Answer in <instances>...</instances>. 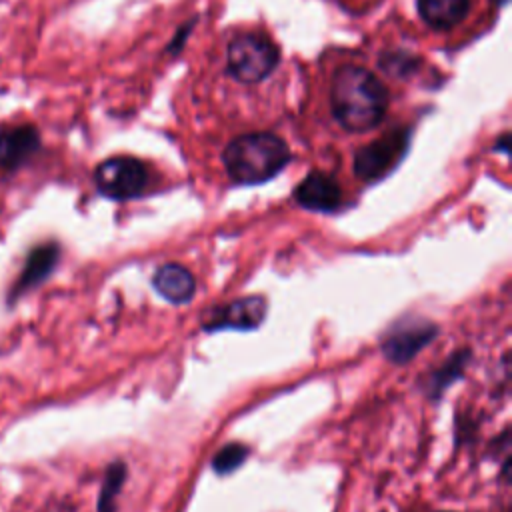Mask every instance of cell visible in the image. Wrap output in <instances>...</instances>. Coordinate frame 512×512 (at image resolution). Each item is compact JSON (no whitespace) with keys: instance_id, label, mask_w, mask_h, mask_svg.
<instances>
[{"instance_id":"cell-17","label":"cell","mask_w":512,"mask_h":512,"mask_svg":"<svg viewBox=\"0 0 512 512\" xmlns=\"http://www.w3.org/2000/svg\"><path fill=\"white\" fill-rule=\"evenodd\" d=\"M192 28V22H188L184 28H180L178 32H176V36H174V40L168 44V52H178L180 50V46L184 44V40L188 38V30Z\"/></svg>"},{"instance_id":"cell-9","label":"cell","mask_w":512,"mask_h":512,"mask_svg":"<svg viewBox=\"0 0 512 512\" xmlns=\"http://www.w3.org/2000/svg\"><path fill=\"white\" fill-rule=\"evenodd\" d=\"M298 206L312 212H336L342 206V188L338 180L322 170H312L296 188Z\"/></svg>"},{"instance_id":"cell-7","label":"cell","mask_w":512,"mask_h":512,"mask_svg":"<svg viewBox=\"0 0 512 512\" xmlns=\"http://www.w3.org/2000/svg\"><path fill=\"white\" fill-rule=\"evenodd\" d=\"M60 256H62V246L56 240H46V242L34 244L28 250V254L24 256V264H22L18 276L14 278L12 286L6 292V304L14 306L28 292L42 286L56 270Z\"/></svg>"},{"instance_id":"cell-14","label":"cell","mask_w":512,"mask_h":512,"mask_svg":"<svg viewBox=\"0 0 512 512\" xmlns=\"http://www.w3.org/2000/svg\"><path fill=\"white\" fill-rule=\"evenodd\" d=\"M126 478H128V470L122 460H114L106 466L104 480H102L98 500H96L98 512H116V502H118V496L122 492Z\"/></svg>"},{"instance_id":"cell-15","label":"cell","mask_w":512,"mask_h":512,"mask_svg":"<svg viewBox=\"0 0 512 512\" xmlns=\"http://www.w3.org/2000/svg\"><path fill=\"white\" fill-rule=\"evenodd\" d=\"M378 66L392 78H408L418 68V58L406 50H386L378 58Z\"/></svg>"},{"instance_id":"cell-8","label":"cell","mask_w":512,"mask_h":512,"mask_svg":"<svg viewBox=\"0 0 512 512\" xmlns=\"http://www.w3.org/2000/svg\"><path fill=\"white\" fill-rule=\"evenodd\" d=\"M266 312H268V302L264 296H244V298L206 310L202 328L206 332L254 330L264 322Z\"/></svg>"},{"instance_id":"cell-19","label":"cell","mask_w":512,"mask_h":512,"mask_svg":"<svg viewBox=\"0 0 512 512\" xmlns=\"http://www.w3.org/2000/svg\"><path fill=\"white\" fill-rule=\"evenodd\" d=\"M492 2H496V4H504L506 0H492Z\"/></svg>"},{"instance_id":"cell-1","label":"cell","mask_w":512,"mask_h":512,"mask_svg":"<svg viewBox=\"0 0 512 512\" xmlns=\"http://www.w3.org/2000/svg\"><path fill=\"white\" fill-rule=\"evenodd\" d=\"M330 110L344 130L368 132L386 116L388 90L368 68L342 64L330 82Z\"/></svg>"},{"instance_id":"cell-11","label":"cell","mask_w":512,"mask_h":512,"mask_svg":"<svg viewBox=\"0 0 512 512\" xmlns=\"http://www.w3.org/2000/svg\"><path fill=\"white\" fill-rule=\"evenodd\" d=\"M154 290L172 304H186L194 298L196 280L192 272L176 262H168L160 266L152 276Z\"/></svg>"},{"instance_id":"cell-5","label":"cell","mask_w":512,"mask_h":512,"mask_svg":"<svg viewBox=\"0 0 512 512\" xmlns=\"http://www.w3.org/2000/svg\"><path fill=\"white\" fill-rule=\"evenodd\" d=\"M96 190L112 200L138 198L148 186V168L134 156H112L94 168Z\"/></svg>"},{"instance_id":"cell-2","label":"cell","mask_w":512,"mask_h":512,"mask_svg":"<svg viewBox=\"0 0 512 512\" xmlns=\"http://www.w3.org/2000/svg\"><path fill=\"white\" fill-rule=\"evenodd\" d=\"M292 154L284 138L274 132H250L232 138L222 162L226 174L236 184H262L280 174L290 162Z\"/></svg>"},{"instance_id":"cell-12","label":"cell","mask_w":512,"mask_h":512,"mask_svg":"<svg viewBox=\"0 0 512 512\" xmlns=\"http://www.w3.org/2000/svg\"><path fill=\"white\" fill-rule=\"evenodd\" d=\"M416 4L424 24L438 32L456 28L472 8V0H418Z\"/></svg>"},{"instance_id":"cell-6","label":"cell","mask_w":512,"mask_h":512,"mask_svg":"<svg viewBox=\"0 0 512 512\" xmlns=\"http://www.w3.org/2000/svg\"><path fill=\"white\" fill-rule=\"evenodd\" d=\"M438 336V324L422 316L396 320L380 338V350L392 364H408Z\"/></svg>"},{"instance_id":"cell-3","label":"cell","mask_w":512,"mask_h":512,"mask_svg":"<svg viewBox=\"0 0 512 512\" xmlns=\"http://www.w3.org/2000/svg\"><path fill=\"white\" fill-rule=\"evenodd\" d=\"M280 62L278 46L260 32H242L226 48L228 74L244 84H256L268 78Z\"/></svg>"},{"instance_id":"cell-16","label":"cell","mask_w":512,"mask_h":512,"mask_svg":"<svg viewBox=\"0 0 512 512\" xmlns=\"http://www.w3.org/2000/svg\"><path fill=\"white\" fill-rule=\"evenodd\" d=\"M250 450L248 446L240 444V442H230L226 446H222L214 458H212V470L216 474H230L234 472L238 466H242L248 458Z\"/></svg>"},{"instance_id":"cell-4","label":"cell","mask_w":512,"mask_h":512,"mask_svg":"<svg viewBox=\"0 0 512 512\" xmlns=\"http://www.w3.org/2000/svg\"><path fill=\"white\" fill-rule=\"evenodd\" d=\"M410 146L408 128H392L354 154V174L364 182H376L390 174Z\"/></svg>"},{"instance_id":"cell-13","label":"cell","mask_w":512,"mask_h":512,"mask_svg":"<svg viewBox=\"0 0 512 512\" xmlns=\"http://www.w3.org/2000/svg\"><path fill=\"white\" fill-rule=\"evenodd\" d=\"M472 358V350L470 348H460L454 354H450L446 358V362L442 366H438L436 370H432L426 378H424V394L430 400H438L442 398V394L462 378L468 362Z\"/></svg>"},{"instance_id":"cell-18","label":"cell","mask_w":512,"mask_h":512,"mask_svg":"<svg viewBox=\"0 0 512 512\" xmlns=\"http://www.w3.org/2000/svg\"><path fill=\"white\" fill-rule=\"evenodd\" d=\"M508 140H510V134H508V132H504V134H502V138L496 142V144H498V148H500L502 152H508Z\"/></svg>"},{"instance_id":"cell-10","label":"cell","mask_w":512,"mask_h":512,"mask_svg":"<svg viewBox=\"0 0 512 512\" xmlns=\"http://www.w3.org/2000/svg\"><path fill=\"white\" fill-rule=\"evenodd\" d=\"M40 150V134L34 126H14L0 132V172L24 166Z\"/></svg>"}]
</instances>
